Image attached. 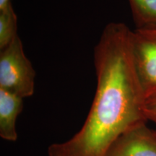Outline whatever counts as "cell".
Instances as JSON below:
<instances>
[{
  "label": "cell",
  "mask_w": 156,
  "mask_h": 156,
  "mask_svg": "<svg viewBox=\"0 0 156 156\" xmlns=\"http://www.w3.org/2000/svg\"><path fill=\"white\" fill-rule=\"evenodd\" d=\"M132 36L122 23L103 29L94 49L97 87L86 120L69 140L51 145L48 156H106L121 135L147 122Z\"/></svg>",
  "instance_id": "6da1fadb"
},
{
  "label": "cell",
  "mask_w": 156,
  "mask_h": 156,
  "mask_svg": "<svg viewBox=\"0 0 156 156\" xmlns=\"http://www.w3.org/2000/svg\"><path fill=\"white\" fill-rule=\"evenodd\" d=\"M134 64L145 96L156 90V34L146 27L132 31Z\"/></svg>",
  "instance_id": "3957f363"
},
{
  "label": "cell",
  "mask_w": 156,
  "mask_h": 156,
  "mask_svg": "<svg viewBox=\"0 0 156 156\" xmlns=\"http://www.w3.org/2000/svg\"><path fill=\"white\" fill-rule=\"evenodd\" d=\"M17 36V17L9 3L0 9V50L7 47Z\"/></svg>",
  "instance_id": "8992f818"
},
{
  "label": "cell",
  "mask_w": 156,
  "mask_h": 156,
  "mask_svg": "<svg viewBox=\"0 0 156 156\" xmlns=\"http://www.w3.org/2000/svg\"><path fill=\"white\" fill-rule=\"evenodd\" d=\"M136 28L156 25V0H129Z\"/></svg>",
  "instance_id": "52a82bcc"
},
{
  "label": "cell",
  "mask_w": 156,
  "mask_h": 156,
  "mask_svg": "<svg viewBox=\"0 0 156 156\" xmlns=\"http://www.w3.org/2000/svg\"><path fill=\"white\" fill-rule=\"evenodd\" d=\"M9 3H11V0H0V9L5 7Z\"/></svg>",
  "instance_id": "9c48e42d"
},
{
  "label": "cell",
  "mask_w": 156,
  "mask_h": 156,
  "mask_svg": "<svg viewBox=\"0 0 156 156\" xmlns=\"http://www.w3.org/2000/svg\"><path fill=\"white\" fill-rule=\"evenodd\" d=\"M106 156H156V131L142 122L117 139Z\"/></svg>",
  "instance_id": "277c9868"
},
{
  "label": "cell",
  "mask_w": 156,
  "mask_h": 156,
  "mask_svg": "<svg viewBox=\"0 0 156 156\" xmlns=\"http://www.w3.org/2000/svg\"><path fill=\"white\" fill-rule=\"evenodd\" d=\"M23 107V99L0 89V136L9 142L17 140L16 121Z\"/></svg>",
  "instance_id": "5b68a950"
},
{
  "label": "cell",
  "mask_w": 156,
  "mask_h": 156,
  "mask_svg": "<svg viewBox=\"0 0 156 156\" xmlns=\"http://www.w3.org/2000/svg\"><path fill=\"white\" fill-rule=\"evenodd\" d=\"M145 114L146 119L148 116L156 114V90L145 96Z\"/></svg>",
  "instance_id": "ba28073f"
},
{
  "label": "cell",
  "mask_w": 156,
  "mask_h": 156,
  "mask_svg": "<svg viewBox=\"0 0 156 156\" xmlns=\"http://www.w3.org/2000/svg\"><path fill=\"white\" fill-rule=\"evenodd\" d=\"M36 75L19 36L0 50V89L23 99L32 96Z\"/></svg>",
  "instance_id": "7a4b0ae2"
},
{
  "label": "cell",
  "mask_w": 156,
  "mask_h": 156,
  "mask_svg": "<svg viewBox=\"0 0 156 156\" xmlns=\"http://www.w3.org/2000/svg\"><path fill=\"white\" fill-rule=\"evenodd\" d=\"M147 121H151V122H153L156 126V114L148 116L147 117ZM155 131H156V129H155Z\"/></svg>",
  "instance_id": "30bf717a"
},
{
  "label": "cell",
  "mask_w": 156,
  "mask_h": 156,
  "mask_svg": "<svg viewBox=\"0 0 156 156\" xmlns=\"http://www.w3.org/2000/svg\"><path fill=\"white\" fill-rule=\"evenodd\" d=\"M146 28H149L151 31H153L154 34H156V25H148V26H145Z\"/></svg>",
  "instance_id": "8fae6325"
}]
</instances>
